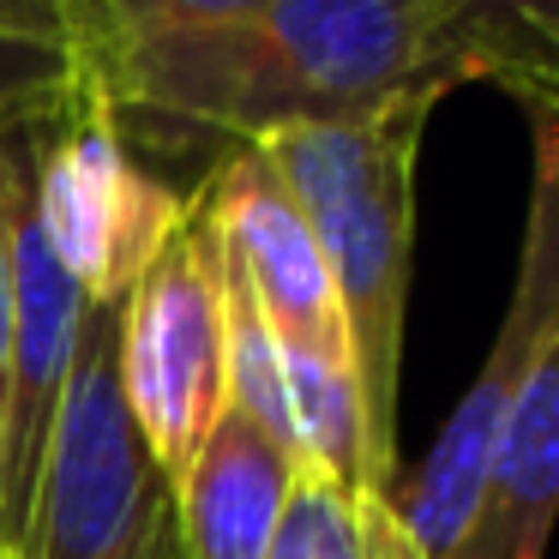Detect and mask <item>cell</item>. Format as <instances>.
Here are the masks:
<instances>
[{"mask_svg": "<svg viewBox=\"0 0 559 559\" xmlns=\"http://www.w3.org/2000/svg\"><path fill=\"white\" fill-rule=\"evenodd\" d=\"M31 151V193L61 265L91 301H127L139 271L157 259L187 211V193H169L139 169L109 121L85 103L7 109Z\"/></svg>", "mask_w": 559, "mask_h": 559, "instance_id": "cell-6", "label": "cell"}, {"mask_svg": "<svg viewBox=\"0 0 559 559\" xmlns=\"http://www.w3.org/2000/svg\"><path fill=\"white\" fill-rule=\"evenodd\" d=\"M13 559H187L181 499L121 391V301H91Z\"/></svg>", "mask_w": 559, "mask_h": 559, "instance_id": "cell-3", "label": "cell"}, {"mask_svg": "<svg viewBox=\"0 0 559 559\" xmlns=\"http://www.w3.org/2000/svg\"><path fill=\"white\" fill-rule=\"evenodd\" d=\"M0 139H7V97H0Z\"/></svg>", "mask_w": 559, "mask_h": 559, "instance_id": "cell-17", "label": "cell"}, {"mask_svg": "<svg viewBox=\"0 0 559 559\" xmlns=\"http://www.w3.org/2000/svg\"><path fill=\"white\" fill-rule=\"evenodd\" d=\"M193 199L205 205L223 253L241 265L247 289L259 295V307H265L283 349L355 367L331 265L319 253L313 223L301 217L295 193L277 181V169L253 145L223 151L205 169V181L193 187Z\"/></svg>", "mask_w": 559, "mask_h": 559, "instance_id": "cell-8", "label": "cell"}, {"mask_svg": "<svg viewBox=\"0 0 559 559\" xmlns=\"http://www.w3.org/2000/svg\"><path fill=\"white\" fill-rule=\"evenodd\" d=\"M115 31L121 25H181V19H235L259 0H109Z\"/></svg>", "mask_w": 559, "mask_h": 559, "instance_id": "cell-15", "label": "cell"}, {"mask_svg": "<svg viewBox=\"0 0 559 559\" xmlns=\"http://www.w3.org/2000/svg\"><path fill=\"white\" fill-rule=\"evenodd\" d=\"M367 499L343 481L295 469L265 559H367Z\"/></svg>", "mask_w": 559, "mask_h": 559, "instance_id": "cell-13", "label": "cell"}, {"mask_svg": "<svg viewBox=\"0 0 559 559\" xmlns=\"http://www.w3.org/2000/svg\"><path fill=\"white\" fill-rule=\"evenodd\" d=\"M109 37H115L109 0H0V61L19 67L7 109L61 103Z\"/></svg>", "mask_w": 559, "mask_h": 559, "instance_id": "cell-11", "label": "cell"}, {"mask_svg": "<svg viewBox=\"0 0 559 559\" xmlns=\"http://www.w3.org/2000/svg\"><path fill=\"white\" fill-rule=\"evenodd\" d=\"M469 19L481 85H499L523 109H559V0H457Z\"/></svg>", "mask_w": 559, "mask_h": 559, "instance_id": "cell-12", "label": "cell"}, {"mask_svg": "<svg viewBox=\"0 0 559 559\" xmlns=\"http://www.w3.org/2000/svg\"><path fill=\"white\" fill-rule=\"evenodd\" d=\"M523 115H530V139H535V169H530V217H523L511 307L493 331L481 373L469 379L463 403L439 427L421 475L391 493L421 559H457V547L469 542L511 397L530 379L547 331L559 325V109H523Z\"/></svg>", "mask_w": 559, "mask_h": 559, "instance_id": "cell-4", "label": "cell"}, {"mask_svg": "<svg viewBox=\"0 0 559 559\" xmlns=\"http://www.w3.org/2000/svg\"><path fill=\"white\" fill-rule=\"evenodd\" d=\"M0 559H13V554H0Z\"/></svg>", "mask_w": 559, "mask_h": 559, "instance_id": "cell-18", "label": "cell"}, {"mask_svg": "<svg viewBox=\"0 0 559 559\" xmlns=\"http://www.w3.org/2000/svg\"><path fill=\"white\" fill-rule=\"evenodd\" d=\"M19 139V205H13V379H7V421H0V554H19L31 523V499L43 481L55 421L67 403L73 355L85 337L91 295L61 265L49 229L37 217L31 193V151L19 121L7 115Z\"/></svg>", "mask_w": 559, "mask_h": 559, "instance_id": "cell-7", "label": "cell"}, {"mask_svg": "<svg viewBox=\"0 0 559 559\" xmlns=\"http://www.w3.org/2000/svg\"><path fill=\"white\" fill-rule=\"evenodd\" d=\"M439 103L367 115L337 127H289L253 145L295 193L313 241L331 265L349 325V355L367 403L373 457L391 475L397 457V373H403V313L415 265V163Z\"/></svg>", "mask_w": 559, "mask_h": 559, "instance_id": "cell-2", "label": "cell"}, {"mask_svg": "<svg viewBox=\"0 0 559 559\" xmlns=\"http://www.w3.org/2000/svg\"><path fill=\"white\" fill-rule=\"evenodd\" d=\"M13 205H19V139H0V421H7V379H13Z\"/></svg>", "mask_w": 559, "mask_h": 559, "instance_id": "cell-14", "label": "cell"}, {"mask_svg": "<svg viewBox=\"0 0 559 559\" xmlns=\"http://www.w3.org/2000/svg\"><path fill=\"white\" fill-rule=\"evenodd\" d=\"M559 523V325L499 427L487 493L457 559H547Z\"/></svg>", "mask_w": 559, "mask_h": 559, "instance_id": "cell-10", "label": "cell"}, {"mask_svg": "<svg viewBox=\"0 0 559 559\" xmlns=\"http://www.w3.org/2000/svg\"><path fill=\"white\" fill-rule=\"evenodd\" d=\"M121 391L157 469L181 481L229 409L217 235L193 193L175 235L121 301Z\"/></svg>", "mask_w": 559, "mask_h": 559, "instance_id": "cell-5", "label": "cell"}, {"mask_svg": "<svg viewBox=\"0 0 559 559\" xmlns=\"http://www.w3.org/2000/svg\"><path fill=\"white\" fill-rule=\"evenodd\" d=\"M289 481L295 451L271 439L241 403H229L199 445L193 469L175 481L187 559H265Z\"/></svg>", "mask_w": 559, "mask_h": 559, "instance_id": "cell-9", "label": "cell"}, {"mask_svg": "<svg viewBox=\"0 0 559 559\" xmlns=\"http://www.w3.org/2000/svg\"><path fill=\"white\" fill-rule=\"evenodd\" d=\"M367 559H421L397 518V499L391 493H373L367 499Z\"/></svg>", "mask_w": 559, "mask_h": 559, "instance_id": "cell-16", "label": "cell"}, {"mask_svg": "<svg viewBox=\"0 0 559 559\" xmlns=\"http://www.w3.org/2000/svg\"><path fill=\"white\" fill-rule=\"evenodd\" d=\"M481 85L457 0H259L235 19L121 25L61 103L127 151H241Z\"/></svg>", "mask_w": 559, "mask_h": 559, "instance_id": "cell-1", "label": "cell"}]
</instances>
